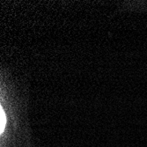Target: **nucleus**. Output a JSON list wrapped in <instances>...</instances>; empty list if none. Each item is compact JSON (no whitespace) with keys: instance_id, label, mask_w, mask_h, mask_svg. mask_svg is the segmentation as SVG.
<instances>
[{"instance_id":"obj_1","label":"nucleus","mask_w":147,"mask_h":147,"mask_svg":"<svg viewBox=\"0 0 147 147\" xmlns=\"http://www.w3.org/2000/svg\"><path fill=\"white\" fill-rule=\"evenodd\" d=\"M1 147H34L25 114L15 113L1 103Z\"/></svg>"}]
</instances>
